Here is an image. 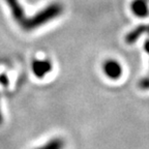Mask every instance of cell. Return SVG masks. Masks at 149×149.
<instances>
[{
	"label": "cell",
	"mask_w": 149,
	"mask_h": 149,
	"mask_svg": "<svg viewBox=\"0 0 149 149\" xmlns=\"http://www.w3.org/2000/svg\"><path fill=\"white\" fill-rule=\"evenodd\" d=\"M63 13V6L60 3H51L50 5L45 7L42 10L38 12L36 15L32 16L31 18H28L26 16L23 24L20 27L25 31L34 30L36 28L45 25L48 22L52 21L54 19L58 18Z\"/></svg>",
	"instance_id": "obj_1"
},
{
	"label": "cell",
	"mask_w": 149,
	"mask_h": 149,
	"mask_svg": "<svg viewBox=\"0 0 149 149\" xmlns=\"http://www.w3.org/2000/svg\"><path fill=\"white\" fill-rule=\"evenodd\" d=\"M104 72L106 76L112 80H116L121 77L122 68L119 62L115 60H108L104 63Z\"/></svg>",
	"instance_id": "obj_2"
},
{
	"label": "cell",
	"mask_w": 149,
	"mask_h": 149,
	"mask_svg": "<svg viewBox=\"0 0 149 149\" xmlns=\"http://www.w3.org/2000/svg\"><path fill=\"white\" fill-rule=\"evenodd\" d=\"M52 70V63L49 60H34L32 70L37 78H44Z\"/></svg>",
	"instance_id": "obj_3"
},
{
	"label": "cell",
	"mask_w": 149,
	"mask_h": 149,
	"mask_svg": "<svg viewBox=\"0 0 149 149\" xmlns=\"http://www.w3.org/2000/svg\"><path fill=\"white\" fill-rule=\"evenodd\" d=\"M132 12L139 18H145L149 15L147 0H134L130 5Z\"/></svg>",
	"instance_id": "obj_4"
},
{
	"label": "cell",
	"mask_w": 149,
	"mask_h": 149,
	"mask_svg": "<svg viewBox=\"0 0 149 149\" xmlns=\"http://www.w3.org/2000/svg\"><path fill=\"white\" fill-rule=\"evenodd\" d=\"M147 30V27L145 25H140L138 27H136L133 31H130L127 35L125 36V40L127 44H134L137 42V40L139 38L143 33H145Z\"/></svg>",
	"instance_id": "obj_5"
},
{
	"label": "cell",
	"mask_w": 149,
	"mask_h": 149,
	"mask_svg": "<svg viewBox=\"0 0 149 149\" xmlns=\"http://www.w3.org/2000/svg\"><path fill=\"white\" fill-rule=\"evenodd\" d=\"M63 147H64L63 140L61 138H54L36 149H63Z\"/></svg>",
	"instance_id": "obj_6"
},
{
	"label": "cell",
	"mask_w": 149,
	"mask_h": 149,
	"mask_svg": "<svg viewBox=\"0 0 149 149\" xmlns=\"http://www.w3.org/2000/svg\"><path fill=\"white\" fill-rule=\"evenodd\" d=\"M0 83L2 84V85H4V86H6L7 84H8V79H7L6 76H4V74L0 76Z\"/></svg>",
	"instance_id": "obj_7"
},
{
	"label": "cell",
	"mask_w": 149,
	"mask_h": 149,
	"mask_svg": "<svg viewBox=\"0 0 149 149\" xmlns=\"http://www.w3.org/2000/svg\"><path fill=\"white\" fill-rule=\"evenodd\" d=\"M144 47H145V50H146V52L149 54V40H147L146 42H145Z\"/></svg>",
	"instance_id": "obj_8"
},
{
	"label": "cell",
	"mask_w": 149,
	"mask_h": 149,
	"mask_svg": "<svg viewBox=\"0 0 149 149\" xmlns=\"http://www.w3.org/2000/svg\"><path fill=\"white\" fill-rule=\"evenodd\" d=\"M3 121V117H2V113H1V110H0V124L2 123Z\"/></svg>",
	"instance_id": "obj_9"
},
{
	"label": "cell",
	"mask_w": 149,
	"mask_h": 149,
	"mask_svg": "<svg viewBox=\"0 0 149 149\" xmlns=\"http://www.w3.org/2000/svg\"><path fill=\"white\" fill-rule=\"evenodd\" d=\"M146 31H148V33H149V27H147V30Z\"/></svg>",
	"instance_id": "obj_10"
}]
</instances>
